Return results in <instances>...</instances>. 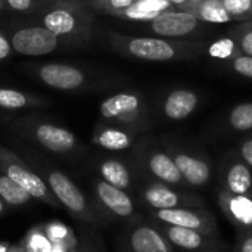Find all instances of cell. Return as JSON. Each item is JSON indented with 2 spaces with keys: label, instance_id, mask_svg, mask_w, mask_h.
I'll use <instances>...</instances> for the list:
<instances>
[{
  "label": "cell",
  "instance_id": "1",
  "mask_svg": "<svg viewBox=\"0 0 252 252\" xmlns=\"http://www.w3.org/2000/svg\"><path fill=\"white\" fill-rule=\"evenodd\" d=\"M111 44L118 53L146 61V62H173L195 56L201 47L196 41H177L162 37H131L124 34H111Z\"/></svg>",
  "mask_w": 252,
  "mask_h": 252
},
{
  "label": "cell",
  "instance_id": "2",
  "mask_svg": "<svg viewBox=\"0 0 252 252\" xmlns=\"http://www.w3.org/2000/svg\"><path fill=\"white\" fill-rule=\"evenodd\" d=\"M41 24L63 43H87L93 34L90 13L75 1L55 0L38 12Z\"/></svg>",
  "mask_w": 252,
  "mask_h": 252
},
{
  "label": "cell",
  "instance_id": "3",
  "mask_svg": "<svg viewBox=\"0 0 252 252\" xmlns=\"http://www.w3.org/2000/svg\"><path fill=\"white\" fill-rule=\"evenodd\" d=\"M100 117L131 131H140L148 121V108L142 94L121 92L105 99L99 106Z\"/></svg>",
  "mask_w": 252,
  "mask_h": 252
},
{
  "label": "cell",
  "instance_id": "4",
  "mask_svg": "<svg viewBox=\"0 0 252 252\" xmlns=\"http://www.w3.org/2000/svg\"><path fill=\"white\" fill-rule=\"evenodd\" d=\"M139 201L145 210L173 208H205L207 202L199 195L168 186L161 182L148 180L139 190Z\"/></svg>",
  "mask_w": 252,
  "mask_h": 252
},
{
  "label": "cell",
  "instance_id": "5",
  "mask_svg": "<svg viewBox=\"0 0 252 252\" xmlns=\"http://www.w3.org/2000/svg\"><path fill=\"white\" fill-rule=\"evenodd\" d=\"M0 168L7 177H10L16 185L28 192L31 198L46 202L50 207H58L59 202L52 193L49 185L31 168H28L13 152L3 146H0Z\"/></svg>",
  "mask_w": 252,
  "mask_h": 252
},
{
  "label": "cell",
  "instance_id": "6",
  "mask_svg": "<svg viewBox=\"0 0 252 252\" xmlns=\"http://www.w3.org/2000/svg\"><path fill=\"white\" fill-rule=\"evenodd\" d=\"M139 167L148 176V180L161 182L183 190L189 188L173 157L165 148L155 145L142 148L139 154Z\"/></svg>",
  "mask_w": 252,
  "mask_h": 252
},
{
  "label": "cell",
  "instance_id": "7",
  "mask_svg": "<svg viewBox=\"0 0 252 252\" xmlns=\"http://www.w3.org/2000/svg\"><path fill=\"white\" fill-rule=\"evenodd\" d=\"M47 185L58 199L72 216L87 223H99V216L93 207H90L84 193L78 186L62 171L53 170L47 174Z\"/></svg>",
  "mask_w": 252,
  "mask_h": 252
},
{
  "label": "cell",
  "instance_id": "8",
  "mask_svg": "<svg viewBox=\"0 0 252 252\" xmlns=\"http://www.w3.org/2000/svg\"><path fill=\"white\" fill-rule=\"evenodd\" d=\"M151 220L167 223L177 227L198 230L201 233L219 238L217 219L207 208H173V210H146Z\"/></svg>",
  "mask_w": 252,
  "mask_h": 252
},
{
  "label": "cell",
  "instance_id": "9",
  "mask_svg": "<svg viewBox=\"0 0 252 252\" xmlns=\"http://www.w3.org/2000/svg\"><path fill=\"white\" fill-rule=\"evenodd\" d=\"M10 43L13 52L24 56H43L55 52L63 41L47 30L41 27H22L12 32Z\"/></svg>",
  "mask_w": 252,
  "mask_h": 252
},
{
  "label": "cell",
  "instance_id": "10",
  "mask_svg": "<svg viewBox=\"0 0 252 252\" xmlns=\"http://www.w3.org/2000/svg\"><path fill=\"white\" fill-rule=\"evenodd\" d=\"M201 25H202L201 19H198L193 13L182 9L164 12L155 19L148 22L149 30L155 35L170 40L185 38L193 34L195 31H198Z\"/></svg>",
  "mask_w": 252,
  "mask_h": 252
},
{
  "label": "cell",
  "instance_id": "11",
  "mask_svg": "<svg viewBox=\"0 0 252 252\" xmlns=\"http://www.w3.org/2000/svg\"><path fill=\"white\" fill-rule=\"evenodd\" d=\"M165 149L173 157L189 188H204L210 183L213 170L210 161L205 157L173 145H167Z\"/></svg>",
  "mask_w": 252,
  "mask_h": 252
},
{
  "label": "cell",
  "instance_id": "12",
  "mask_svg": "<svg viewBox=\"0 0 252 252\" xmlns=\"http://www.w3.org/2000/svg\"><path fill=\"white\" fill-rule=\"evenodd\" d=\"M94 195L103 211L120 220H137V207L134 199L127 190L115 188L105 180H97L94 183Z\"/></svg>",
  "mask_w": 252,
  "mask_h": 252
},
{
  "label": "cell",
  "instance_id": "13",
  "mask_svg": "<svg viewBox=\"0 0 252 252\" xmlns=\"http://www.w3.org/2000/svg\"><path fill=\"white\" fill-rule=\"evenodd\" d=\"M151 221L159 229V232L170 241V244L176 250H180L182 252L217 250L221 245V241L217 236H210V235L201 233L198 230L177 227V226H171V224L161 223L157 220H151Z\"/></svg>",
  "mask_w": 252,
  "mask_h": 252
},
{
  "label": "cell",
  "instance_id": "14",
  "mask_svg": "<svg viewBox=\"0 0 252 252\" xmlns=\"http://www.w3.org/2000/svg\"><path fill=\"white\" fill-rule=\"evenodd\" d=\"M127 241L131 252H177L151 220H133Z\"/></svg>",
  "mask_w": 252,
  "mask_h": 252
},
{
  "label": "cell",
  "instance_id": "15",
  "mask_svg": "<svg viewBox=\"0 0 252 252\" xmlns=\"http://www.w3.org/2000/svg\"><path fill=\"white\" fill-rule=\"evenodd\" d=\"M37 77L43 84L63 92L78 90L87 83L84 71L68 63H44L37 68Z\"/></svg>",
  "mask_w": 252,
  "mask_h": 252
},
{
  "label": "cell",
  "instance_id": "16",
  "mask_svg": "<svg viewBox=\"0 0 252 252\" xmlns=\"http://www.w3.org/2000/svg\"><path fill=\"white\" fill-rule=\"evenodd\" d=\"M220 182L221 189L229 193L252 196V168L236 152L224 161Z\"/></svg>",
  "mask_w": 252,
  "mask_h": 252
},
{
  "label": "cell",
  "instance_id": "17",
  "mask_svg": "<svg viewBox=\"0 0 252 252\" xmlns=\"http://www.w3.org/2000/svg\"><path fill=\"white\" fill-rule=\"evenodd\" d=\"M217 202L224 217L235 226L238 232L252 229L251 195H235L220 189L217 193Z\"/></svg>",
  "mask_w": 252,
  "mask_h": 252
},
{
  "label": "cell",
  "instance_id": "18",
  "mask_svg": "<svg viewBox=\"0 0 252 252\" xmlns=\"http://www.w3.org/2000/svg\"><path fill=\"white\" fill-rule=\"evenodd\" d=\"M31 134L41 148L53 154H68L77 146L72 131L50 123H37L31 127Z\"/></svg>",
  "mask_w": 252,
  "mask_h": 252
},
{
  "label": "cell",
  "instance_id": "19",
  "mask_svg": "<svg viewBox=\"0 0 252 252\" xmlns=\"http://www.w3.org/2000/svg\"><path fill=\"white\" fill-rule=\"evenodd\" d=\"M199 105V97L193 90L177 89L167 94L162 111L167 120L170 121H182L190 117Z\"/></svg>",
  "mask_w": 252,
  "mask_h": 252
},
{
  "label": "cell",
  "instance_id": "20",
  "mask_svg": "<svg viewBox=\"0 0 252 252\" xmlns=\"http://www.w3.org/2000/svg\"><path fill=\"white\" fill-rule=\"evenodd\" d=\"M134 131L120 126H100L93 134V143L105 151L123 152L133 146Z\"/></svg>",
  "mask_w": 252,
  "mask_h": 252
},
{
  "label": "cell",
  "instance_id": "21",
  "mask_svg": "<svg viewBox=\"0 0 252 252\" xmlns=\"http://www.w3.org/2000/svg\"><path fill=\"white\" fill-rule=\"evenodd\" d=\"M99 174L102 180H105L106 183L115 188H120L123 190H127V192H130L136 185L133 170L124 161L118 158L103 159L99 164Z\"/></svg>",
  "mask_w": 252,
  "mask_h": 252
},
{
  "label": "cell",
  "instance_id": "22",
  "mask_svg": "<svg viewBox=\"0 0 252 252\" xmlns=\"http://www.w3.org/2000/svg\"><path fill=\"white\" fill-rule=\"evenodd\" d=\"M179 9L193 13L205 24H229L233 21L221 0H189Z\"/></svg>",
  "mask_w": 252,
  "mask_h": 252
},
{
  "label": "cell",
  "instance_id": "23",
  "mask_svg": "<svg viewBox=\"0 0 252 252\" xmlns=\"http://www.w3.org/2000/svg\"><path fill=\"white\" fill-rule=\"evenodd\" d=\"M174 9L176 6L170 0H134L133 4L123 12L121 18L137 22H149L161 13Z\"/></svg>",
  "mask_w": 252,
  "mask_h": 252
},
{
  "label": "cell",
  "instance_id": "24",
  "mask_svg": "<svg viewBox=\"0 0 252 252\" xmlns=\"http://www.w3.org/2000/svg\"><path fill=\"white\" fill-rule=\"evenodd\" d=\"M46 99L9 89V87H0V108L7 111H19L27 108H43L46 105Z\"/></svg>",
  "mask_w": 252,
  "mask_h": 252
},
{
  "label": "cell",
  "instance_id": "25",
  "mask_svg": "<svg viewBox=\"0 0 252 252\" xmlns=\"http://www.w3.org/2000/svg\"><path fill=\"white\" fill-rule=\"evenodd\" d=\"M0 198L9 207H21L32 199L28 192H25L4 173L0 174Z\"/></svg>",
  "mask_w": 252,
  "mask_h": 252
},
{
  "label": "cell",
  "instance_id": "26",
  "mask_svg": "<svg viewBox=\"0 0 252 252\" xmlns=\"http://www.w3.org/2000/svg\"><path fill=\"white\" fill-rule=\"evenodd\" d=\"M227 124L232 130L238 133H245L252 130V102L236 105L227 117Z\"/></svg>",
  "mask_w": 252,
  "mask_h": 252
},
{
  "label": "cell",
  "instance_id": "27",
  "mask_svg": "<svg viewBox=\"0 0 252 252\" xmlns=\"http://www.w3.org/2000/svg\"><path fill=\"white\" fill-rule=\"evenodd\" d=\"M21 248L24 252H52L53 242L49 239L44 227H35L27 233Z\"/></svg>",
  "mask_w": 252,
  "mask_h": 252
},
{
  "label": "cell",
  "instance_id": "28",
  "mask_svg": "<svg viewBox=\"0 0 252 252\" xmlns=\"http://www.w3.org/2000/svg\"><path fill=\"white\" fill-rule=\"evenodd\" d=\"M239 53H241V49H239L236 40L232 37H223V38L214 41L213 44H210V47H208V55L211 58L220 59V61H232Z\"/></svg>",
  "mask_w": 252,
  "mask_h": 252
},
{
  "label": "cell",
  "instance_id": "29",
  "mask_svg": "<svg viewBox=\"0 0 252 252\" xmlns=\"http://www.w3.org/2000/svg\"><path fill=\"white\" fill-rule=\"evenodd\" d=\"M44 230L49 236V239L55 244V242H61V244H66L71 248H77V239L75 235L72 232L71 227H68L66 224L61 223V221H50L44 226Z\"/></svg>",
  "mask_w": 252,
  "mask_h": 252
},
{
  "label": "cell",
  "instance_id": "30",
  "mask_svg": "<svg viewBox=\"0 0 252 252\" xmlns=\"http://www.w3.org/2000/svg\"><path fill=\"white\" fill-rule=\"evenodd\" d=\"M233 21H251L252 0H221Z\"/></svg>",
  "mask_w": 252,
  "mask_h": 252
},
{
  "label": "cell",
  "instance_id": "31",
  "mask_svg": "<svg viewBox=\"0 0 252 252\" xmlns=\"http://www.w3.org/2000/svg\"><path fill=\"white\" fill-rule=\"evenodd\" d=\"M6 6L18 13H38L44 6L55 0H4Z\"/></svg>",
  "mask_w": 252,
  "mask_h": 252
},
{
  "label": "cell",
  "instance_id": "32",
  "mask_svg": "<svg viewBox=\"0 0 252 252\" xmlns=\"http://www.w3.org/2000/svg\"><path fill=\"white\" fill-rule=\"evenodd\" d=\"M134 0H92L93 6L97 10H102L109 15L121 16L123 12L133 4Z\"/></svg>",
  "mask_w": 252,
  "mask_h": 252
},
{
  "label": "cell",
  "instance_id": "33",
  "mask_svg": "<svg viewBox=\"0 0 252 252\" xmlns=\"http://www.w3.org/2000/svg\"><path fill=\"white\" fill-rule=\"evenodd\" d=\"M236 43L241 49V53L252 56V19L245 21L242 25L236 28Z\"/></svg>",
  "mask_w": 252,
  "mask_h": 252
},
{
  "label": "cell",
  "instance_id": "34",
  "mask_svg": "<svg viewBox=\"0 0 252 252\" xmlns=\"http://www.w3.org/2000/svg\"><path fill=\"white\" fill-rule=\"evenodd\" d=\"M230 66L232 69L245 77V78H251L252 80V56L250 55H244V53H239L238 56H235L232 61H230Z\"/></svg>",
  "mask_w": 252,
  "mask_h": 252
},
{
  "label": "cell",
  "instance_id": "35",
  "mask_svg": "<svg viewBox=\"0 0 252 252\" xmlns=\"http://www.w3.org/2000/svg\"><path fill=\"white\" fill-rule=\"evenodd\" d=\"M235 252H252V229L238 232Z\"/></svg>",
  "mask_w": 252,
  "mask_h": 252
},
{
  "label": "cell",
  "instance_id": "36",
  "mask_svg": "<svg viewBox=\"0 0 252 252\" xmlns=\"http://www.w3.org/2000/svg\"><path fill=\"white\" fill-rule=\"evenodd\" d=\"M236 154L252 168V136L245 137L236 148Z\"/></svg>",
  "mask_w": 252,
  "mask_h": 252
},
{
  "label": "cell",
  "instance_id": "37",
  "mask_svg": "<svg viewBox=\"0 0 252 252\" xmlns=\"http://www.w3.org/2000/svg\"><path fill=\"white\" fill-rule=\"evenodd\" d=\"M12 52H13V49H12L10 40L0 31V62L4 61L6 58H9Z\"/></svg>",
  "mask_w": 252,
  "mask_h": 252
},
{
  "label": "cell",
  "instance_id": "38",
  "mask_svg": "<svg viewBox=\"0 0 252 252\" xmlns=\"http://www.w3.org/2000/svg\"><path fill=\"white\" fill-rule=\"evenodd\" d=\"M71 247L66 245V244H61V242H55L53 244V248H52V252H71Z\"/></svg>",
  "mask_w": 252,
  "mask_h": 252
},
{
  "label": "cell",
  "instance_id": "39",
  "mask_svg": "<svg viewBox=\"0 0 252 252\" xmlns=\"http://www.w3.org/2000/svg\"><path fill=\"white\" fill-rule=\"evenodd\" d=\"M170 1H171L176 7H182V6H183L185 3H188L189 0H170Z\"/></svg>",
  "mask_w": 252,
  "mask_h": 252
},
{
  "label": "cell",
  "instance_id": "40",
  "mask_svg": "<svg viewBox=\"0 0 252 252\" xmlns=\"http://www.w3.org/2000/svg\"><path fill=\"white\" fill-rule=\"evenodd\" d=\"M9 250H10V247H9L7 244L0 242V252H9Z\"/></svg>",
  "mask_w": 252,
  "mask_h": 252
},
{
  "label": "cell",
  "instance_id": "41",
  "mask_svg": "<svg viewBox=\"0 0 252 252\" xmlns=\"http://www.w3.org/2000/svg\"><path fill=\"white\" fill-rule=\"evenodd\" d=\"M9 252H24V250L21 247H10Z\"/></svg>",
  "mask_w": 252,
  "mask_h": 252
},
{
  "label": "cell",
  "instance_id": "42",
  "mask_svg": "<svg viewBox=\"0 0 252 252\" xmlns=\"http://www.w3.org/2000/svg\"><path fill=\"white\" fill-rule=\"evenodd\" d=\"M4 205H6V204H4V202L1 201V198H0V214L4 211Z\"/></svg>",
  "mask_w": 252,
  "mask_h": 252
},
{
  "label": "cell",
  "instance_id": "43",
  "mask_svg": "<svg viewBox=\"0 0 252 252\" xmlns=\"http://www.w3.org/2000/svg\"><path fill=\"white\" fill-rule=\"evenodd\" d=\"M4 4H6V1H4V0H0V12L4 9Z\"/></svg>",
  "mask_w": 252,
  "mask_h": 252
},
{
  "label": "cell",
  "instance_id": "44",
  "mask_svg": "<svg viewBox=\"0 0 252 252\" xmlns=\"http://www.w3.org/2000/svg\"><path fill=\"white\" fill-rule=\"evenodd\" d=\"M196 252H223V251H219V250H205V251H196Z\"/></svg>",
  "mask_w": 252,
  "mask_h": 252
},
{
  "label": "cell",
  "instance_id": "45",
  "mask_svg": "<svg viewBox=\"0 0 252 252\" xmlns=\"http://www.w3.org/2000/svg\"><path fill=\"white\" fill-rule=\"evenodd\" d=\"M65 1H75V3H78V0H65Z\"/></svg>",
  "mask_w": 252,
  "mask_h": 252
},
{
  "label": "cell",
  "instance_id": "46",
  "mask_svg": "<svg viewBox=\"0 0 252 252\" xmlns=\"http://www.w3.org/2000/svg\"><path fill=\"white\" fill-rule=\"evenodd\" d=\"M71 252H78V251H77V248H72V250H71Z\"/></svg>",
  "mask_w": 252,
  "mask_h": 252
}]
</instances>
